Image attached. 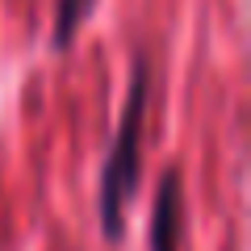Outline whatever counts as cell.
<instances>
[{"label": "cell", "mask_w": 251, "mask_h": 251, "mask_svg": "<svg viewBox=\"0 0 251 251\" xmlns=\"http://www.w3.org/2000/svg\"><path fill=\"white\" fill-rule=\"evenodd\" d=\"M143 105H147V67L134 72V88L122 113V130H117L113 155L105 163V184H100V218H105V234L117 239L122 234V209L138 184V130H143Z\"/></svg>", "instance_id": "1"}, {"label": "cell", "mask_w": 251, "mask_h": 251, "mask_svg": "<svg viewBox=\"0 0 251 251\" xmlns=\"http://www.w3.org/2000/svg\"><path fill=\"white\" fill-rule=\"evenodd\" d=\"M180 230H184V201H180V176L168 172L159 180L155 197V218H151V251H176Z\"/></svg>", "instance_id": "2"}, {"label": "cell", "mask_w": 251, "mask_h": 251, "mask_svg": "<svg viewBox=\"0 0 251 251\" xmlns=\"http://www.w3.org/2000/svg\"><path fill=\"white\" fill-rule=\"evenodd\" d=\"M84 13H88V0H59V21H54V42L67 46L72 34L80 29Z\"/></svg>", "instance_id": "3"}]
</instances>
